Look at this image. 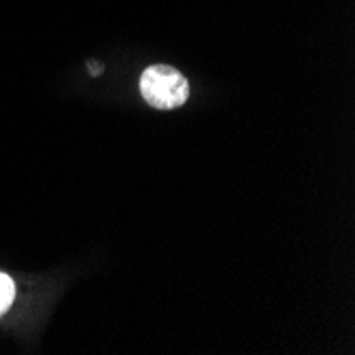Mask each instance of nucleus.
I'll use <instances>...</instances> for the list:
<instances>
[{
  "label": "nucleus",
  "instance_id": "f257e3e1",
  "mask_svg": "<svg viewBox=\"0 0 355 355\" xmlns=\"http://www.w3.org/2000/svg\"><path fill=\"white\" fill-rule=\"evenodd\" d=\"M141 94L153 109L173 111L187 103L189 83L168 64H153L141 75Z\"/></svg>",
  "mask_w": 355,
  "mask_h": 355
},
{
  "label": "nucleus",
  "instance_id": "f03ea898",
  "mask_svg": "<svg viewBox=\"0 0 355 355\" xmlns=\"http://www.w3.org/2000/svg\"><path fill=\"white\" fill-rule=\"evenodd\" d=\"M13 298H15V283L11 281V277L0 272V317L9 311V306L13 304Z\"/></svg>",
  "mask_w": 355,
  "mask_h": 355
}]
</instances>
